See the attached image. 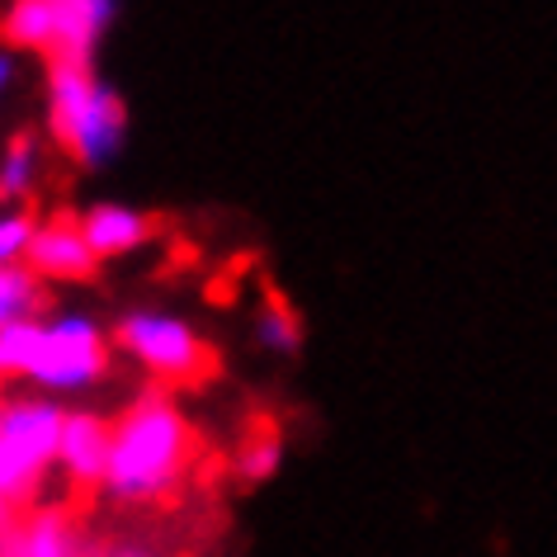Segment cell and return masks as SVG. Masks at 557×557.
<instances>
[{"label":"cell","instance_id":"1","mask_svg":"<svg viewBox=\"0 0 557 557\" xmlns=\"http://www.w3.org/2000/svg\"><path fill=\"white\" fill-rule=\"evenodd\" d=\"M194 463V425L165 393H143L114 421L109 472L100 492L119 506H151L185 482Z\"/></svg>","mask_w":557,"mask_h":557},{"label":"cell","instance_id":"2","mask_svg":"<svg viewBox=\"0 0 557 557\" xmlns=\"http://www.w3.org/2000/svg\"><path fill=\"white\" fill-rule=\"evenodd\" d=\"M62 416L52 397L0 401V529L34 500L48 468H58Z\"/></svg>","mask_w":557,"mask_h":557},{"label":"cell","instance_id":"3","mask_svg":"<svg viewBox=\"0 0 557 557\" xmlns=\"http://www.w3.org/2000/svg\"><path fill=\"white\" fill-rule=\"evenodd\" d=\"M114 345L161 383H203L218 369V355L194 336V326L165 312H128L114 326Z\"/></svg>","mask_w":557,"mask_h":557},{"label":"cell","instance_id":"4","mask_svg":"<svg viewBox=\"0 0 557 557\" xmlns=\"http://www.w3.org/2000/svg\"><path fill=\"white\" fill-rule=\"evenodd\" d=\"M109 373V341L104 331L81 312H66V317H52L44 322V336H38V355L29 364V379L34 387L44 393H86Z\"/></svg>","mask_w":557,"mask_h":557},{"label":"cell","instance_id":"5","mask_svg":"<svg viewBox=\"0 0 557 557\" xmlns=\"http://www.w3.org/2000/svg\"><path fill=\"white\" fill-rule=\"evenodd\" d=\"M95 543L66 506H34L0 529V557H90Z\"/></svg>","mask_w":557,"mask_h":557},{"label":"cell","instance_id":"6","mask_svg":"<svg viewBox=\"0 0 557 557\" xmlns=\"http://www.w3.org/2000/svg\"><path fill=\"white\" fill-rule=\"evenodd\" d=\"M24 264H29L44 284L48 278H58V284H86V278L100 274V260H95V250L86 246V236H81V222L66 213L38 222Z\"/></svg>","mask_w":557,"mask_h":557},{"label":"cell","instance_id":"7","mask_svg":"<svg viewBox=\"0 0 557 557\" xmlns=\"http://www.w3.org/2000/svg\"><path fill=\"white\" fill-rule=\"evenodd\" d=\"M109 440H114V421H104V416H95V411H66L62 440H58V468L66 472V482L81 486V492L104 486Z\"/></svg>","mask_w":557,"mask_h":557},{"label":"cell","instance_id":"8","mask_svg":"<svg viewBox=\"0 0 557 557\" xmlns=\"http://www.w3.org/2000/svg\"><path fill=\"white\" fill-rule=\"evenodd\" d=\"M123 133H128V109H123V100L109 86H100V95L90 100V109L81 114V123L72 133H66L62 151L72 157L76 165H86V171H95V165H109L119 157L123 147Z\"/></svg>","mask_w":557,"mask_h":557},{"label":"cell","instance_id":"9","mask_svg":"<svg viewBox=\"0 0 557 557\" xmlns=\"http://www.w3.org/2000/svg\"><path fill=\"white\" fill-rule=\"evenodd\" d=\"M109 24H114V0H58V34H52L48 62L95 66V48Z\"/></svg>","mask_w":557,"mask_h":557},{"label":"cell","instance_id":"10","mask_svg":"<svg viewBox=\"0 0 557 557\" xmlns=\"http://www.w3.org/2000/svg\"><path fill=\"white\" fill-rule=\"evenodd\" d=\"M81 222V236L86 246L95 250V260H114V256H128L143 242L157 236V218L137 213V208H123V203H95Z\"/></svg>","mask_w":557,"mask_h":557},{"label":"cell","instance_id":"11","mask_svg":"<svg viewBox=\"0 0 557 557\" xmlns=\"http://www.w3.org/2000/svg\"><path fill=\"white\" fill-rule=\"evenodd\" d=\"M48 284L29 264H0V326L38 322V312L48 308Z\"/></svg>","mask_w":557,"mask_h":557},{"label":"cell","instance_id":"12","mask_svg":"<svg viewBox=\"0 0 557 557\" xmlns=\"http://www.w3.org/2000/svg\"><path fill=\"white\" fill-rule=\"evenodd\" d=\"M0 34L15 48H34L48 58L52 34H58V0H15L0 20Z\"/></svg>","mask_w":557,"mask_h":557},{"label":"cell","instance_id":"13","mask_svg":"<svg viewBox=\"0 0 557 557\" xmlns=\"http://www.w3.org/2000/svg\"><path fill=\"white\" fill-rule=\"evenodd\" d=\"M278 463H284V435L274 425H250L246 440L236 444V478L260 486L274 478Z\"/></svg>","mask_w":557,"mask_h":557},{"label":"cell","instance_id":"14","mask_svg":"<svg viewBox=\"0 0 557 557\" xmlns=\"http://www.w3.org/2000/svg\"><path fill=\"white\" fill-rule=\"evenodd\" d=\"M34 180H38V143L34 133H20L10 137L5 157H0V203L24 199L34 189Z\"/></svg>","mask_w":557,"mask_h":557},{"label":"cell","instance_id":"15","mask_svg":"<svg viewBox=\"0 0 557 557\" xmlns=\"http://www.w3.org/2000/svg\"><path fill=\"white\" fill-rule=\"evenodd\" d=\"M256 341L274 355H298L302 322H298V312L288 308V298H278V294L264 298V312L256 317Z\"/></svg>","mask_w":557,"mask_h":557},{"label":"cell","instance_id":"16","mask_svg":"<svg viewBox=\"0 0 557 557\" xmlns=\"http://www.w3.org/2000/svg\"><path fill=\"white\" fill-rule=\"evenodd\" d=\"M38 336L44 322H20V326H0V379H24L38 355Z\"/></svg>","mask_w":557,"mask_h":557},{"label":"cell","instance_id":"17","mask_svg":"<svg viewBox=\"0 0 557 557\" xmlns=\"http://www.w3.org/2000/svg\"><path fill=\"white\" fill-rule=\"evenodd\" d=\"M34 232H38L34 213H5L0 218V264H24Z\"/></svg>","mask_w":557,"mask_h":557},{"label":"cell","instance_id":"18","mask_svg":"<svg viewBox=\"0 0 557 557\" xmlns=\"http://www.w3.org/2000/svg\"><path fill=\"white\" fill-rule=\"evenodd\" d=\"M90 557H157L147 543H95Z\"/></svg>","mask_w":557,"mask_h":557},{"label":"cell","instance_id":"19","mask_svg":"<svg viewBox=\"0 0 557 557\" xmlns=\"http://www.w3.org/2000/svg\"><path fill=\"white\" fill-rule=\"evenodd\" d=\"M10 72H15V62H10L5 52H0V95H5V86H10Z\"/></svg>","mask_w":557,"mask_h":557}]
</instances>
